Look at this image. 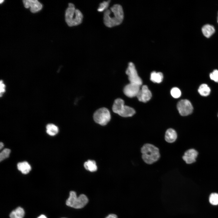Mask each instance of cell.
<instances>
[{
	"label": "cell",
	"instance_id": "6da1fadb",
	"mask_svg": "<svg viewBox=\"0 0 218 218\" xmlns=\"http://www.w3.org/2000/svg\"><path fill=\"white\" fill-rule=\"evenodd\" d=\"M124 18V13L122 6L118 4L114 5L109 9L104 11L103 21L105 25L112 28L120 25Z\"/></svg>",
	"mask_w": 218,
	"mask_h": 218
},
{
	"label": "cell",
	"instance_id": "7a4b0ae2",
	"mask_svg": "<svg viewBox=\"0 0 218 218\" xmlns=\"http://www.w3.org/2000/svg\"><path fill=\"white\" fill-rule=\"evenodd\" d=\"M65 15V21L70 27L78 25L82 22L83 15L82 13L79 10L76 8L72 3L68 4Z\"/></svg>",
	"mask_w": 218,
	"mask_h": 218
},
{
	"label": "cell",
	"instance_id": "3957f363",
	"mask_svg": "<svg viewBox=\"0 0 218 218\" xmlns=\"http://www.w3.org/2000/svg\"><path fill=\"white\" fill-rule=\"evenodd\" d=\"M141 152L142 159L147 164H153L158 160L160 157L158 148L150 144L144 145L141 149Z\"/></svg>",
	"mask_w": 218,
	"mask_h": 218
},
{
	"label": "cell",
	"instance_id": "277c9868",
	"mask_svg": "<svg viewBox=\"0 0 218 218\" xmlns=\"http://www.w3.org/2000/svg\"><path fill=\"white\" fill-rule=\"evenodd\" d=\"M112 109L114 112L123 117H131L135 113V110L133 108L125 105L124 101L120 98L115 100Z\"/></svg>",
	"mask_w": 218,
	"mask_h": 218
},
{
	"label": "cell",
	"instance_id": "5b68a950",
	"mask_svg": "<svg viewBox=\"0 0 218 218\" xmlns=\"http://www.w3.org/2000/svg\"><path fill=\"white\" fill-rule=\"evenodd\" d=\"M88 202V199L84 194H81L77 197L75 192L71 191L70 192L69 197L66 200V203L68 206L78 209L84 207Z\"/></svg>",
	"mask_w": 218,
	"mask_h": 218
},
{
	"label": "cell",
	"instance_id": "8992f818",
	"mask_svg": "<svg viewBox=\"0 0 218 218\" xmlns=\"http://www.w3.org/2000/svg\"><path fill=\"white\" fill-rule=\"evenodd\" d=\"M93 119L96 123L102 126L106 125L111 119L110 112L106 108H100L94 113Z\"/></svg>",
	"mask_w": 218,
	"mask_h": 218
},
{
	"label": "cell",
	"instance_id": "52a82bcc",
	"mask_svg": "<svg viewBox=\"0 0 218 218\" xmlns=\"http://www.w3.org/2000/svg\"><path fill=\"white\" fill-rule=\"evenodd\" d=\"M126 73L128 76L130 83L140 86L142 84V81L138 76L134 63L130 62L126 70Z\"/></svg>",
	"mask_w": 218,
	"mask_h": 218
},
{
	"label": "cell",
	"instance_id": "ba28073f",
	"mask_svg": "<svg viewBox=\"0 0 218 218\" xmlns=\"http://www.w3.org/2000/svg\"><path fill=\"white\" fill-rule=\"evenodd\" d=\"M177 110L180 115L186 116L191 114L193 111V107L190 102L187 99L180 101L177 105Z\"/></svg>",
	"mask_w": 218,
	"mask_h": 218
},
{
	"label": "cell",
	"instance_id": "9c48e42d",
	"mask_svg": "<svg viewBox=\"0 0 218 218\" xmlns=\"http://www.w3.org/2000/svg\"><path fill=\"white\" fill-rule=\"evenodd\" d=\"M140 86L130 83L124 88V94L128 97H133L137 96L140 89Z\"/></svg>",
	"mask_w": 218,
	"mask_h": 218
},
{
	"label": "cell",
	"instance_id": "30bf717a",
	"mask_svg": "<svg viewBox=\"0 0 218 218\" xmlns=\"http://www.w3.org/2000/svg\"><path fill=\"white\" fill-rule=\"evenodd\" d=\"M151 97V93L146 85L142 86L137 96L139 101L144 103L150 100Z\"/></svg>",
	"mask_w": 218,
	"mask_h": 218
},
{
	"label": "cell",
	"instance_id": "8fae6325",
	"mask_svg": "<svg viewBox=\"0 0 218 218\" xmlns=\"http://www.w3.org/2000/svg\"><path fill=\"white\" fill-rule=\"evenodd\" d=\"M23 2L25 7L27 8H30L33 13L39 12L42 8V4L37 0H24Z\"/></svg>",
	"mask_w": 218,
	"mask_h": 218
},
{
	"label": "cell",
	"instance_id": "7c38bea8",
	"mask_svg": "<svg viewBox=\"0 0 218 218\" xmlns=\"http://www.w3.org/2000/svg\"><path fill=\"white\" fill-rule=\"evenodd\" d=\"M198 154V152L195 150L190 149L185 152L182 158L187 164H191L196 161Z\"/></svg>",
	"mask_w": 218,
	"mask_h": 218
},
{
	"label": "cell",
	"instance_id": "4fadbf2b",
	"mask_svg": "<svg viewBox=\"0 0 218 218\" xmlns=\"http://www.w3.org/2000/svg\"><path fill=\"white\" fill-rule=\"evenodd\" d=\"M177 138V133L173 129L169 128L166 131L165 139L167 142L169 143H173L176 140Z\"/></svg>",
	"mask_w": 218,
	"mask_h": 218
},
{
	"label": "cell",
	"instance_id": "5bb4252c",
	"mask_svg": "<svg viewBox=\"0 0 218 218\" xmlns=\"http://www.w3.org/2000/svg\"><path fill=\"white\" fill-rule=\"evenodd\" d=\"M202 31L203 34L206 37L209 38L215 32V29L213 25L206 24L203 26Z\"/></svg>",
	"mask_w": 218,
	"mask_h": 218
},
{
	"label": "cell",
	"instance_id": "9a60e30c",
	"mask_svg": "<svg viewBox=\"0 0 218 218\" xmlns=\"http://www.w3.org/2000/svg\"><path fill=\"white\" fill-rule=\"evenodd\" d=\"M18 169L23 174L28 173L31 169L30 164L26 161L19 162L17 164Z\"/></svg>",
	"mask_w": 218,
	"mask_h": 218
},
{
	"label": "cell",
	"instance_id": "2e32d148",
	"mask_svg": "<svg viewBox=\"0 0 218 218\" xmlns=\"http://www.w3.org/2000/svg\"><path fill=\"white\" fill-rule=\"evenodd\" d=\"M163 78V74L161 72L153 71L150 74V80L154 83H160L162 81Z\"/></svg>",
	"mask_w": 218,
	"mask_h": 218
},
{
	"label": "cell",
	"instance_id": "e0dca14e",
	"mask_svg": "<svg viewBox=\"0 0 218 218\" xmlns=\"http://www.w3.org/2000/svg\"><path fill=\"white\" fill-rule=\"evenodd\" d=\"M25 214L23 209L18 207L12 211L10 214V218H23Z\"/></svg>",
	"mask_w": 218,
	"mask_h": 218
},
{
	"label": "cell",
	"instance_id": "ac0fdd59",
	"mask_svg": "<svg viewBox=\"0 0 218 218\" xmlns=\"http://www.w3.org/2000/svg\"><path fill=\"white\" fill-rule=\"evenodd\" d=\"M85 168L91 172L95 171L97 169V167L95 162L93 160H89L85 162L84 164Z\"/></svg>",
	"mask_w": 218,
	"mask_h": 218
},
{
	"label": "cell",
	"instance_id": "d6986e66",
	"mask_svg": "<svg viewBox=\"0 0 218 218\" xmlns=\"http://www.w3.org/2000/svg\"><path fill=\"white\" fill-rule=\"evenodd\" d=\"M46 132L50 136H54L58 132V127L54 124H49L46 127Z\"/></svg>",
	"mask_w": 218,
	"mask_h": 218
},
{
	"label": "cell",
	"instance_id": "ffe728a7",
	"mask_svg": "<svg viewBox=\"0 0 218 218\" xmlns=\"http://www.w3.org/2000/svg\"><path fill=\"white\" fill-rule=\"evenodd\" d=\"M198 91L201 95L203 96H206L210 94V89L207 84H203L199 87Z\"/></svg>",
	"mask_w": 218,
	"mask_h": 218
},
{
	"label": "cell",
	"instance_id": "44dd1931",
	"mask_svg": "<svg viewBox=\"0 0 218 218\" xmlns=\"http://www.w3.org/2000/svg\"><path fill=\"white\" fill-rule=\"evenodd\" d=\"M210 203L213 205H218V194L213 193L211 194L209 197Z\"/></svg>",
	"mask_w": 218,
	"mask_h": 218
},
{
	"label": "cell",
	"instance_id": "7402d4cb",
	"mask_svg": "<svg viewBox=\"0 0 218 218\" xmlns=\"http://www.w3.org/2000/svg\"><path fill=\"white\" fill-rule=\"evenodd\" d=\"M110 1H104L100 3L97 8V11L100 12L104 11L107 9Z\"/></svg>",
	"mask_w": 218,
	"mask_h": 218
},
{
	"label": "cell",
	"instance_id": "603a6c76",
	"mask_svg": "<svg viewBox=\"0 0 218 218\" xmlns=\"http://www.w3.org/2000/svg\"><path fill=\"white\" fill-rule=\"evenodd\" d=\"M11 152L10 149L5 148L0 153V161H1L8 158Z\"/></svg>",
	"mask_w": 218,
	"mask_h": 218
},
{
	"label": "cell",
	"instance_id": "cb8c5ba5",
	"mask_svg": "<svg viewBox=\"0 0 218 218\" xmlns=\"http://www.w3.org/2000/svg\"><path fill=\"white\" fill-rule=\"evenodd\" d=\"M170 93L172 96L175 98L179 97L181 95L180 90L177 87L173 88L171 90Z\"/></svg>",
	"mask_w": 218,
	"mask_h": 218
},
{
	"label": "cell",
	"instance_id": "d4e9b609",
	"mask_svg": "<svg viewBox=\"0 0 218 218\" xmlns=\"http://www.w3.org/2000/svg\"><path fill=\"white\" fill-rule=\"evenodd\" d=\"M210 79L218 83V70H214L210 74Z\"/></svg>",
	"mask_w": 218,
	"mask_h": 218
},
{
	"label": "cell",
	"instance_id": "484cf974",
	"mask_svg": "<svg viewBox=\"0 0 218 218\" xmlns=\"http://www.w3.org/2000/svg\"><path fill=\"white\" fill-rule=\"evenodd\" d=\"M0 96L1 97L2 94L5 91V85L3 83V81L1 80L0 82Z\"/></svg>",
	"mask_w": 218,
	"mask_h": 218
},
{
	"label": "cell",
	"instance_id": "4316f807",
	"mask_svg": "<svg viewBox=\"0 0 218 218\" xmlns=\"http://www.w3.org/2000/svg\"><path fill=\"white\" fill-rule=\"evenodd\" d=\"M105 218H117V216L115 214H111L107 216Z\"/></svg>",
	"mask_w": 218,
	"mask_h": 218
},
{
	"label": "cell",
	"instance_id": "83f0119b",
	"mask_svg": "<svg viewBox=\"0 0 218 218\" xmlns=\"http://www.w3.org/2000/svg\"><path fill=\"white\" fill-rule=\"evenodd\" d=\"M37 218H47V217L44 215H41L39 216Z\"/></svg>",
	"mask_w": 218,
	"mask_h": 218
},
{
	"label": "cell",
	"instance_id": "f1b7e54d",
	"mask_svg": "<svg viewBox=\"0 0 218 218\" xmlns=\"http://www.w3.org/2000/svg\"><path fill=\"white\" fill-rule=\"evenodd\" d=\"M4 144L3 143L1 142L0 143V149H1L3 147Z\"/></svg>",
	"mask_w": 218,
	"mask_h": 218
},
{
	"label": "cell",
	"instance_id": "f546056e",
	"mask_svg": "<svg viewBox=\"0 0 218 218\" xmlns=\"http://www.w3.org/2000/svg\"><path fill=\"white\" fill-rule=\"evenodd\" d=\"M3 1H4V0H0V3L1 4L3 2Z\"/></svg>",
	"mask_w": 218,
	"mask_h": 218
},
{
	"label": "cell",
	"instance_id": "4dcf8cb0",
	"mask_svg": "<svg viewBox=\"0 0 218 218\" xmlns=\"http://www.w3.org/2000/svg\"></svg>",
	"mask_w": 218,
	"mask_h": 218
},
{
	"label": "cell",
	"instance_id": "1f68e13d",
	"mask_svg": "<svg viewBox=\"0 0 218 218\" xmlns=\"http://www.w3.org/2000/svg\"></svg>",
	"mask_w": 218,
	"mask_h": 218
}]
</instances>
